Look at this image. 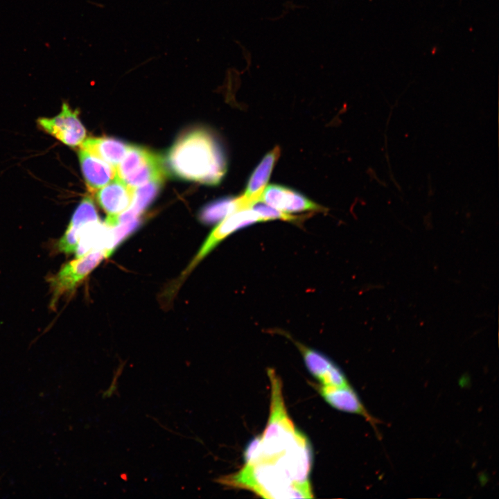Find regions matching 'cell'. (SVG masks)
I'll use <instances>...</instances> for the list:
<instances>
[{"mask_svg":"<svg viewBox=\"0 0 499 499\" xmlns=\"http://www.w3.org/2000/svg\"><path fill=\"white\" fill-rule=\"evenodd\" d=\"M259 201L287 213L326 210L300 193L279 184L268 185Z\"/></svg>","mask_w":499,"mask_h":499,"instance_id":"9c48e42d","label":"cell"},{"mask_svg":"<svg viewBox=\"0 0 499 499\" xmlns=\"http://www.w3.org/2000/svg\"><path fill=\"white\" fill-rule=\"evenodd\" d=\"M259 222H262V220L252 208L242 209L226 216L211 231L195 258L182 273V279L225 238L242 228Z\"/></svg>","mask_w":499,"mask_h":499,"instance_id":"52a82bcc","label":"cell"},{"mask_svg":"<svg viewBox=\"0 0 499 499\" xmlns=\"http://www.w3.org/2000/svg\"><path fill=\"white\" fill-rule=\"evenodd\" d=\"M280 154L279 146H275L264 156L251 175L245 191L242 195L250 207L259 200Z\"/></svg>","mask_w":499,"mask_h":499,"instance_id":"5bb4252c","label":"cell"},{"mask_svg":"<svg viewBox=\"0 0 499 499\" xmlns=\"http://www.w3.org/2000/svg\"><path fill=\"white\" fill-rule=\"evenodd\" d=\"M317 388L324 399L333 408L339 410L361 414L369 419V415L349 385L340 387L322 385Z\"/></svg>","mask_w":499,"mask_h":499,"instance_id":"2e32d148","label":"cell"},{"mask_svg":"<svg viewBox=\"0 0 499 499\" xmlns=\"http://www.w3.org/2000/svg\"><path fill=\"white\" fill-rule=\"evenodd\" d=\"M130 145L110 137H91L85 139L80 148L108 163L115 168L121 162Z\"/></svg>","mask_w":499,"mask_h":499,"instance_id":"9a60e30c","label":"cell"},{"mask_svg":"<svg viewBox=\"0 0 499 499\" xmlns=\"http://www.w3.org/2000/svg\"><path fill=\"white\" fill-rule=\"evenodd\" d=\"M112 252L105 250H94L76 257L65 265L49 279L52 294L51 307L55 308L60 298L73 290Z\"/></svg>","mask_w":499,"mask_h":499,"instance_id":"5b68a950","label":"cell"},{"mask_svg":"<svg viewBox=\"0 0 499 499\" xmlns=\"http://www.w3.org/2000/svg\"><path fill=\"white\" fill-rule=\"evenodd\" d=\"M116 171V176L132 188L150 182H162L165 175L161 159L137 146H130Z\"/></svg>","mask_w":499,"mask_h":499,"instance_id":"277c9868","label":"cell"},{"mask_svg":"<svg viewBox=\"0 0 499 499\" xmlns=\"http://www.w3.org/2000/svg\"><path fill=\"white\" fill-rule=\"evenodd\" d=\"M162 182H150L134 188V195L131 206L119 215L121 220H130L139 218L141 213L150 205L159 193Z\"/></svg>","mask_w":499,"mask_h":499,"instance_id":"ac0fdd59","label":"cell"},{"mask_svg":"<svg viewBox=\"0 0 499 499\" xmlns=\"http://www.w3.org/2000/svg\"><path fill=\"white\" fill-rule=\"evenodd\" d=\"M267 373L271 385V400L268 423L261 435L262 462H274L292 444L297 429L288 414L280 377L273 369H268Z\"/></svg>","mask_w":499,"mask_h":499,"instance_id":"3957f363","label":"cell"},{"mask_svg":"<svg viewBox=\"0 0 499 499\" xmlns=\"http://www.w3.org/2000/svg\"><path fill=\"white\" fill-rule=\"evenodd\" d=\"M99 218L91 196H85L76 207L70 222L57 243L59 252L71 254L75 252L79 238L84 228Z\"/></svg>","mask_w":499,"mask_h":499,"instance_id":"8fae6325","label":"cell"},{"mask_svg":"<svg viewBox=\"0 0 499 499\" xmlns=\"http://www.w3.org/2000/svg\"><path fill=\"white\" fill-rule=\"evenodd\" d=\"M96 200L107 216H116L131 206L134 188L125 184L116 175L111 182L96 191Z\"/></svg>","mask_w":499,"mask_h":499,"instance_id":"7c38bea8","label":"cell"},{"mask_svg":"<svg viewBox=\"0 0 499 499\" xmlns=\"http://www.w3.org/2000/svg\"><path fill=\"white\" fill-rule=\"evenodd\" d=\"M295 484L311 487V454L308 441L298 430L292 444L274 462Z\"/></svg>","mask_w":499,"mask_h":499,"instance_id":"ba28073f","label":"cell"},{"mask_svg":"<svg viewBox=\"0 0 499 499\" xmlns=\"http://www.w3.org/2000/svg\"><path fill=\"white\" fill-rule=\"evenodd\" d=\"M171 172L183 180L214 186L227 172L222 148L207 130L195 128L182 133L167 155Z\"/></svg>","mask_w":499,"mask_h":499,"instance_id":"6da1fadb","label":"cell"},{"mask_svg":"<svg viewBox=\"0 0 499 499\" xmlns=\"http://www.w3.org/2000/svg\"><path fill=\"white\" fill-rule=\"evenodd\" d=\"M37 123L45 132L69 147L80 146L85 140L87 132L78 111L73 110L67 102L62 103L58 114L52 118H39Z\"/></svg>","mask_w":499,"mask_h":499,"instance_id":"8992f818","label":"cell"},{"mask_svg":"<svg viewBox=\"0 0 499 499\" xmlns=\"http://www.w3.org/2000/svg\"><path fill=\"white\" fill-rule=\"evenodd\" d=\"M224 486L250 490L266 498H313L311 487L294 484L274 463L245 464L238 471L218 478Z\"/></svg>","mask_w":499,"mask_h":499,"instance_id":"7a4b0ae2","label":"cell"},{"mask_svg":"<svg viewBox=\"0 0 499 499\" xmlns=\"http://www.w3.org/2000/svg\"><path fill=\"white\" fill-rule=\"evenodd\" d=\"M286 337L292 340L300 351L310 373L323 385L337 387L349 385L342 371L327 356L292 339L288 334Z\"/></svg>","mask_w":499,"mask_h":499,"instance_id":"30bf717a","label":"cell"},{"mask_svg":"<svg viewBox=\"0 0 499 499\" xmlns=\"http://www.w3.org/2000/svg\"><path fill=\"white\" fill-rule=\"evenodd\" d=\"M246 208L250 207L243 195L227 197L204 206L200 212L199 218L205 224H213L236 211Z\"/></svg>","mask_w":499,"mask_h":499,"instance_id":"e0dca14e","label":"cell"},{"mask_svg":"<svg viewBox=\"0 0 499 499\" xmlns=\"http://www.w3.org/2000/svg\"><path fill=\"white\" fill-rule=\"evenodd\" d=\"M261 217L262 222H267L272 220H283L288 222H299L302 217L293 216L279 211L262 202H257L251 207Z\"/></svg>","mask_w":499,"mask_h":499,"instance_id":"d6986e66","label":"cell"},{"mask_svg":"<svg viewBox=\"0 0 499 499\" xmlns=\"http://www.w3.org/2000/svg\"><path fill=\"white\" fill-rule=\"evenodd\" d=\"M78 159L88 190L94 193L105 186L116 176V168L86 150L80 148Z\"/></svg>","mask_w":499,"mask_h":499,"instance_id":"4fadbf2b","label":"cell"}]
</instances>
